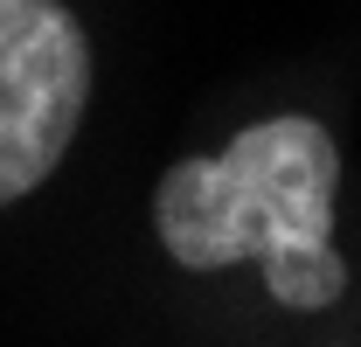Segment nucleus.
I'll use <instances>...</instances> for the list:
<instances>
[{
    "instance_id": "f257e3e1",
    "label": "nucleus",
    "mask_w": 361,
    "mask_h": 347,
    "mask_svg": "<svg viewBox=\"0 0 361 347\" xmlns=\"http://www.w3.org/2000/svg\"><path fill=\"white\" fill-rule=\"evenodd\" d=\"M334 195H341V153L326 126L264 118L236 132L216 160L167 167L153 216L174 264L223 271L236 257H257L278 305L319 312L348 292V264L334 257Z\"/></svg>"
},
{
    "instance_id": "f03ea898",
    "label": "nucleus",
    "mask_w": 361,
    "mask_h": 347,
    "mask_svg": "<svg viewBox=\"0 0 361 347\" xmlns=\"http://www.w3.org/2000/svg\"><path fill=\"white\" fill-rule=\"evenodd\" d=\"M90 97V49L63 0H0V202L42 188Z\"/></svg>"
}]
</instances>
